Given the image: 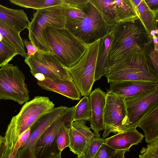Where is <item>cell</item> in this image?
<instances>
[{
	"instance_id": "obj_1",
	"label": "cell",
	"mask_w": 158,
	"mask_h": 158,
	"mask_svg": "<svg viewBox=\"0 0 158 158\" xmlns=\"http://www.w3.org/2000/svg\"><path fill=\"white\" fill-rule=\"evenodd\" d=\"M106 77L108 82L141 81L158 83V75L151 69L143 49L136 45L121 58L108 65Z\"/></svg>"
},
{
	"instance_id": "obj_2",
	"label": "cell",
	"mask_w": 158,
	"mask_h": 158,
	"mask_svg": "<svg viewBox=\"0 0 158 158\" xmlns=\"http://www.w3.org/2000/svg\"><path fill=\"white\" fill-rule=\"evenodd\" d=\"M109 34L113 37L108 65L116 61L138 45L144 49L152 40L139 18L121 22L112 26Z\"/></svg>"
},
{
	"instance_id": "obj_3",
	"label": "cell",
	"mask_w": 158,
	"mask_h": 158,
	"mask_svg": "<svg viewBox=\"0 0 158 158\" xmlns=\"http://www.w3.org/2000/svg\"><path fill=\"white\" fill-rule=\"evenodd\" d=\"M44 33L50 52L67 69L79 60L88 46L65 27L47 26Z\"/></svg>"
},
{
	"instance_id": "obj_4",
	"label": "cell",
	"mask_w": 158,
	"mask_h": 158,
	"mask_svg": "<svg viewBox=\"0 0 158 158\" xmlns=\"http://www.w3.org/2000/svg\"><path fill=\"white\" fill-rule=\"evenodd\" d=\"M49 98L37 96L23 106L19 113L12 117L4 137L7 146L13 148L19 137L40 117L54 108Z\"/></svg>"
},
{
	"instance_id": "obj_5",
	"label": "cell",
	"mask_w": 158,
	"mask_h": 158,
	"mask_svg": "<svg viewBox=\"0 0 158 158\" xmlns=\"http://www.w3.org/2000/svg\"><path fill=\"white\" fill-rule=\"evenodd\" d=\"M86 16L80 19L66 18L64 27L87 46L103 38L112 27L89 1Z\"/></svg>"
},
{
	"instance_id": "obj_6",
	"label": "cell",
	"mask_w": 158,
	"mask_h": 158,
	"mask_svg": "<svg viewBox=\"0 0 158 158\" xmlns=\"http://www.w3.org/2000/svg\"><path fill=\"white\" fill-rule=\"evenodd\" d=\"M65 19L64 12L61 5L36 10L27 29L30 41L39 51L50 52L44 29L47 26L64 27Z\"/></svg>"
},
{
	"instance_id": "obj_7",
	"label": "cell",
	"mask_w": 158,
	"mask_h": 158,
	"mask_svg": "<svg viewBox=\"0 0 158 158\" xmlns=\"http://www.w3.org/2000/svg\"><path fill=\"white\" fill-rule=\"evenodd\" d=\"M99 40L87 46L79 60L67 70L82 96H88L95 81L94 74Z\"/></svg>"
},
{
	"instance_id": "obj_8",
	"label": "cell",
	"mask_w": 158,
	"mask_h": 158,
	"mask_svg": "<svg viewBox=\"0 0 158 158\" xmlns=\"http://www.w3.org/2000/svg\"><path fill=\"white\" fill-rule=\"evenodd\" d=\"M25 76L17 66L7 63L0 69V99L12 100L20 105L29 100Z\"/></svg>"
},
{
	"instance_id": "obj_9",
	"label": "cell",
	"mask_w": 158,
	"mask_h": 158,
	"mask_svg": "<svg viewBox=\"0 0 158 158\" xmlns=\"http://www.w3.org/2000/svg\"><path fill=\"white\" fill-rule=\"evenodd\" d=\"M106 95L103 138L110 133H118L125 131L128 119L125 99L110 92L108 89Z\"/></svg>"
},
{
	"instance_id": "obj_10",
	"label": "cell",
	"mask_w": 158,
	"mask_h": 158,
	"mask_svg": "<svg viewBox=\"0 0 158 158\" xmlns=\"http://www.w3.org/2000/svg\"><path fill=\"white\" fill-rule=\"evenodd\" d=\"M75 106L67 107L43 133L35 148V158H48L61 154L56 144L59 130L64 124L73 122Z\"/></svg>"
},
{
	"instance_id": "obj_11",
	"label": "cell",
	"mask_w": 158,
	"mask_h": 158,
	"mask_svg": "<svg viewBox=\"0 0 158 158\" xmlns=\"http://www.w3.org/2000/svg\"><path fill=\"white\" fill-rule=\"evenodd\" d=\"M24 61L29 67L33 76L40 73L44 76L45 79L73 80L67 69L50 52L39 50L34 55L27 57Z\"/></svg>"
},
{
	"instance_id": "obj_12",
	"label": "cell",
	"mask_w": 158,
	"mask_h": 158,
	"mask_svg": "<svg viewBox=\"0 0 158 158\" xmlns=\"http://www.w3.org/2000/svg\"><path fill=\"white\" fill-rule=\"evenodd\" d=\"M67 108L63 106L54 108L38 119L30 127L29 136L24 145L18 150L16 158H35V148L40 137Z\"/></svg>"
},
{
	"instance_id": "obj_13",
	"label": "cell",
	"mask_w": 158,
	"mask_h": 158,
	"mask_svg": "<svg viewBox=\"0 0 158 158\" xmlns=\"http://www.w3.org/2000/svg\"><path fill=\"white\" fill-rule=\"evenodd\" d=\"M127 114L125 131L136 128L140 121L156 104L158 103V88L125 99Z\"/></svg>"
},
{
	"instance_id": "obj_14",
	"label": "cell",
	"mask_w": 158,
	"mask_h": 158,
	"mask_svg": "<svg viewBox=\"0 0 158 158\" xmlns=\"http://www.w3.org/2000/svg\"><path fill=\"white\" fill-rule=\"evenodd\" d=\"M110 84L108 91L124 99L158 88V83L141 81H125Z\"/></svg>"
},
{
	"instance_id": "obj_15",
	"label": "cell",
	"mask_w": 158,
	"mask_h": 158,
	"mask_svg": "<svg viewBox=\"0 0 158 158\" xmlns=\"http://www.w3.org/2000/svg\"><path fill=\"white\" fill-rule=\"evenodd\" d=\"M90 128L83 121H75L71 124L69 131V147L74 154H82L89 140L94 135Z\"/></svg>"
},
{
	"instance_id": "obj_16",
	"label": "cell",
	"mask_w": 158,
	"mask_h": 158,
	"mask_svg": "<svg viewBox=\"0 0 158 158\" xmlns=\"http://www.w3.org/2000/svg\"><path fill=\"white\" fill-rule=\"evenodd\" d=\"M89 97L91 111V117L89 121L90 128L94 131L95 135L100 137L99 132L104 128L103 118L106 94L98 87L91 92Z\"/></svg>"
},
{
	"instance_id": "obj_17",
	"label": "cell",
	"mask_w": 158,
	"mask_h": 158,
	"mask_svg": "<svg viewBox=\"0 0 158 158\" xmlns=\"http://www.w3.org/2000/svg\"><path fill=\"white\" fill-rule=\"evenodd\" d=\"M37 83L43 89L58 93L72 100L80 99V93L73 80L46 78L43 81H38Z\"/></svg>"
},
{
	"instance_id": "obj_18",
	"label": "cell",
	"mask_w": 158,
	"mask_h": 158,
	"mask_svg": "<svg viewBox=\"0 0 158 158\" xmlns=\"http://www.w3.org/2000/svg\"><path fill=\"white\" fill-rule=\"evenodd\" d=\"M144 137L143 134L135 128L105 139V143L116 151H129L132 146L141 143Z\"/></svg>"
},
{
	"instance_id": "obj_19",
	"label": "cell",
	"mask_w": 158,
	"mask_h": 158,
	"mask_svg": "<svg viewBox=\"0 0 158 158\" xmlns=\"http://www.w3.org/2000/svg\"><path fill=\"white\" fill-rule=\"evenodd\" d=\"M0 21L19 33L28 29L30 22L23 10L9 8L0 4Z\"/></svg>"
},
{
	"instance_id": "obj_20",
	"label": "cell",
	"mask_w": 158,
	"mask_h": 158,
	"mask_svg": "<svg viewBox=\"0 0 158 158\" xmlns=\"http://www.w3.org/2000/svg\"><path fill=\"white\" fill-rule=\"evenodd\" d=\"M137 127L143 131L147 143H149L158 138V103L141 119Z\"/></svg>"
},
{
	"instance_id": "obj_21",
	"label": "cell",
	"mask_w": 158,
	"mask_h": 158,
	"mask_svg": "<svg viewBox=\"0 0 158 158\" xmlns=\"http://www.w3.org/2000/svg\"><path fill=\"white\" fill-rule=\"evenodd\" d=\"M112 40L113 37L109 33L99 40L94 74L95 81L99 80L102 77L105 75Z\"/></svg>"
},
{
	"instance_id": "obj_22",
	"label": "cell",
	"mask_w": 158,
	"mask_h": 158,
	"mask_svg": "<svg viewBox=\"0 0 158 158\" xmlns=\"http://www.w3.org/2000/svg\"><path fill=\"white\" fill-rule=\"evenodd\" d=\"M0 34L4 39L17 52L26 58L27 54L20 33L0 21Z\"/></svg>"
},
{
	"instance_id": "obj_23",
	"label": "cell",
	"mask_w": 158,
	"mask_h": 158,
	"mask_svg": "<svg viewBox=\"0 0 158 158\" xmlns=\"http://www.w3.org/2000/svg\"><path fill=\"white\" fill-rule=\"evenodd\" d=\"M117 23L131 21L139 18L135 6L131 0H114Z\"/></svg>"
},
{
	"instance_id": "obj_24",
	"label": "cell",
	"mask_w": 158,
	"mask_h": 158,
	"mask_svg": "<svg viewBox=\"0 0 158 158\" xmlns=\"http://www.w3.org/2000/svg\"><path fill=\"white\" fill-rule=\"evenodd\" d=\"M135 7L139 18L147 32L151 35L150 33L152 31L158 29V13L151 10L144 0H141L140 3Z\"/></svg>"
},
{
	"instance_id": "obj_25",
	"label": "cell",
	"mask_w": 158,
	"mask_h": 158,
	"mask_svg": "<svg viewBox=\"0 0 158 158\" xmlns=\"http://www.w3.org/2000/svg\"><path fill=\"white\" fill-rule=\"evenodd\" d=\"M114 1V0H89V2L99 12L105 21L112 26L117 24Z\"/></svg>"
},
{
	"instance_id": "obj_26",
	"label": "cell",
	"mask_w": 158,
	"mask_h": 158,
	"mask_svg": "<svg viewBox=\"0 0 158 158\" xmlns=\"http://www.w3.org/2000/svg\"><path fill=\"white\" fill-rule=\"evenodd\" d=\"M9 1L22 7L36 10L64 5V0H10Z\"/></svg>"
},
{
	"instance_id": "obj_27",
	"label": "cell",
	"mask_w": 158,
	"mask_h": 158,
	"mask_svg": "<svg viewBox=\"0 0 158 158\" xmlns=\"http://www.w3.org/2000/svg\"><path fill=\"white\" fill-rule=\"evenodd\" d=\"M91 117V107L89 97L84 96L75 106L73 122L89 121Z\"/></svg>"
},
{
	"instance_id": "obj_28",
	"label": "cell",
	"mask_w": 158,
	"mask_h": 158,
	"mask_svg": "<svg viewBox=\"0 0 158 158\" xmlns=\"http://www.w3.org/2000/svg\"><path fill=\"white\" fill-rule=\"evenodd\" d=\"M18 55L16 51L6 41L0 34V67L9 63Z\"/></svg>"
},
{
	"instance_id": "obj_29",
	"label": "cell",
	"mask_w": 158,
	"mask_h": 158,
	"mask_svg": "<svg viewBox=\"0 0 158 158\" xmlns=\"http://www.w3.org/2000/svg\"><path fill=\"white\" fill-rule=\"evenodd\" d=\"M105 142V139L94 135L89 140L82 154L86 158H93L101 146Z\"/></svg>"
},
{
	"instance_id": "obj_30",
	"label": "cell",
	"mask_w": 158,
	"mask_h": 158,
	"mask_svg": "<svg viewBox=\"0 0 158 158\" xmlns=\"http://www.w3.org/2000/svg\"><path fill=\"white\" fill-rule=\"evenodd\" d=\"M143 51L151 69L158 75V52L154 50V44L152 40L145 46Z\"/></svg>"
},
{
	"instance_id": "obj_31",
	"label": "cell",
	"mask_w": 158,
	"mask_h": 158,
	"mask_svg": "<svg viewBox=\"0 0 158 158\" xmlns=\"http://www.w3.org/2000/svg\"><path fill=\"white\" fill-rule=\"evenodd\" d=\"M72 123L63 124L58 133L56 144L59 150L61 152L66 147H69V131Z\"/></svg>"
},
{
	"instance_id": "obj_32",
	"label": "cell",
	"mask_w": 158,
	"mask_h": 158,
	"mask_svg": "<svg viewBox=\"0 0 158 158\" xmlns=\"http://www.w3.org/2000/svg\"><path fill=\"white\" fill-rule=\"evenodd\" d=\"M139 158H158V138L142 148Z\"/></svg>"
},
{
	"instance_id": "obj_33",
	"label": "cell",
	"mask_w": 158,
	"mask_h": 158,
	"mask_svg": "<svg viewBox=\"0 0 158 158\" xmlns=\"http://www.w3.org/2000/svg\"><path fill=\"white\" fill-rule=\"evenodd\" d=\"M88 6L89 5L88 7L84 10H81L64 5H62V6L64 11L66 18L80 19L84 18L86 16Z\"/></svg>"
},
{
	"instance_id": "obj_34",
	"label": "cell",
	"mask_w": 158,
	"mask_h": 158,
	"mask_svg": "<svg viewBox=\"0 0 158 158\" xmlns=\"http://www.w3.org/2000/svg\"><path fill=\"white\" fill-rule=\"evenodd\" d=\"M116 152V151L104 143L101 146L93 158H110Z\"/></svg>"
},
{
	"instance_id": "obj_35",
	"label": "cell",
	"mask_w": 158,
	"mask_h": 158,
	"mask_svg": "<svg viewBox=\"0 0 158 158\" xmlns=\"http://www.w3.org/2000/svg\"><path fill=\"white\" fill-rule=\"evenodd\" d=\"M30 128H29L24 131L19 137L14 147L13 150L18 152L19 149L25 143L30 133Z\"/></svg>"
},
{
	"instance_id": "obj_36",
	"label": "cell",
	"mask_w": 158,
	"mask_h": 158,
	"mask_svg": "<svg viewBox=\"0 0 158 158\" xmlns=\"http://www.w3.org/2000/svg\"><path fill=\"white\" fill-rule=\"evenodd\" d=\"M22 41L24 47L27 49V57L34 55L39 50L30 41L26 39H22Z\"/></svg>"
},
{
	"instance_id": "obj_37",
	"label": "cell",
	"mask_w": 158,
	"mask_h": 158,
	"mask_svg": "<svg viewBox=\"0 0 158 158\" xmlns=\"http://www.w3.org/2000/svg\"><path fill=\"white\" fill-rule=\"evenodd\" d=\"M149 8L156 13L158 12V0H144Z\"/></svg>"
},
{
	"instance_id": "obj_38",
	"label": "cell",
	"mask_w": 158,
	"mask_h": 158,
	"mask_svg": "<svg viewBox=\"0 0 158 158\" xmlns=\"http://www.w3.org/2000/svg\"><path fill=\"white\" fill-rule=\"evenodd\" d=\"M5 139L4 137L0 135V158H1L5 146Z\"/></svg>"
},
{
	"instance_id": "obj_39",
	"label": "cell",
	"mask_w": 158,
	"mask_h": 158,
	"mask_svg": "<svg viewBox=\"0 0 158 158\" xmlns=\"http://www.w3.org/2000/svg\"><path fill=\"white\" fill-rule=\"evenodd\" d=\"M125 151H117L116 153L110 158H125Z\"/></svg>"
},
{
	"instance_id": "obj_40",
	"label": "cell",
	"mask_w": 158,
	"mask_h": 158,
	"mask_svg": "<svg viewBox=\"0 0 158 158\" xmlns=\"http://www.w3.org/2000/svg\"><path fill=\"white\" fill-rule=\"evenodd\" d=\"M152 41L154 44H158L157 36L156 35H155L152 36Z\"/></svg>"
},
{
	"instance_id": "obj_41",
	"label": "cell",
	"mask_w": 158,
	"mask_h": 158,
	"mask_svg": "<svg viewBox=\"0 0 158 158\" xmlns=\"http://www.w3.org/2000/svg\"><path fill=\"white\" fill-rule=\"evenodd\" d=\"M48 158H61V154L49 157Z\"/></svg>"
},
{
	"instance_id": "obj_42",
	"label": "cell",
	"mask_w": 158,
	"mask_h": 158,
	"mask_svg": "<svg viewBox=\"0 0 158 158\" xmlns=\"http://www.w3.org/2000/svg\"><path fill=\"white\" fill-rule=\"evenodd\" d=\"M150 34L152 37L154 35H156L155 30H153L152 31L150 32Z\"/></svg>"
},
{
	"instance_id": "obj_43",
	"label": "cell",
	"mask_w": 158,
	"mask_h": 158,
	"mask_svg": "<svg viewBox=\"0 0 158 158\" xmlns=\"http://www.w3.org/2000/svg\"><path fill=\"white\" fill-rule=\"evenodd\" d=\"M154 50L158 52V44H154Z\"/></svg>"
},
{
	"instance_id": "obj_44",
	"label": "cell",
	"mask_w": 158,
	"mask_h": 158,
	"mask_svg": "<svg viewBox=\"0 0 158 158\" xmlns=\"http://www.w3.org/2000/svg\"><path fill=\"white\" fill-rule=\"evenodd\" d=\"M76 158H86L83 154L77 156Z\"/></svg>"
},
{
	"instance_id": "obj_45",
	"label": "cell",
	"mask_w": 158,
	"mask_h": 158,
	"mask_svg": "<svg viewBox=\"0 0 158 158\" xmlns=\"http://www.w3.org/2000/svg\"><path fill=\"white\" fill-rule=\"evenodd\" d=\"M4 150V151H4V152L5 153H7L9 154L10 155H10H11V153L10 152H9L7 151H5V150ZM9 158H10V157H9Z\"/></svg>"
},
{
	"instance_id": "obj_46",
	"label": "cell",
	"mask_w": 158,
	"mask_h": 158,
	"mask_svg": "<svg viewBox=\"0 0 158 158\" xmlns=\"http://www.w3.org/2000/svg\"><path fill=\"white\" fill-rule=\"evenodd\" d=\"M5 150H9V151H10V152H11V153H12V150L10 149H8L7 148H6V147L5 146Z\"/></svg>"
},
{
	"instance_id": "obj_47",
	"label": "cell",
	"mask_w": 158,
	"mask_h": 158,
	"mask_svg": "<svg viewBox=\"0 0 158 158\" xmlns=\"http://www.w3.org/2000/svg\"><path fill=\"white\" fill-rule=\"evenodd\" d=\"M4 150H5V151H8L9 152H10V153H11V152H10V151H9V150H5V148L4 149Z\"/></svg>"
},
{
	"instance_id": "obj_48",
	"label": "cell",
	"mask_w": 158,
	"mask_h": 158,
	"mask_svg": "<svg viewBox=\"0 0 158 158\" xmlns=\"http://www.w3.org/2000/svg\"><path fill=\"white\" fill-rule=\"evenodd\" d=\"M1 158H2V157H1Z\"/></svg>"
},
{
	"instance_id": "obj_49",
	"label": "cell",
	"mask_w": 158,
	"mask_h": 158,
	"mask_svg": "<svg viewBox=\"0 0 158 158\" xmlns=\"http://www.w3.org/2000/svg\"></svg>"
}]
</instances>
